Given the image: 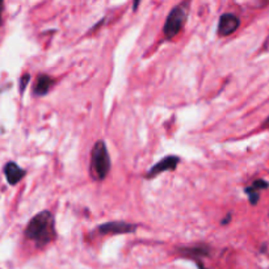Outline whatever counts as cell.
<instances>
[{
  "mask_svg": "<svg viewBox=\"0 0 269 269\" xmlns=\"http://www.w3.org/2000/svg\"><path fill=\"white\" fill-rule=\"evenodd\" d=\"M25 236L39 247L51 243L57 238L54 215L49 210H43L29 221L25 229Z\"/></svg>",
  "mask_w": 269,
  "mask_h": 269,
  "instance_id": "1",
  "label": "cell"
},
{
  "mask_svg": "<svg viewBox=\"0 0 269 269\" xmlns=\"http://www.w3.org/2000/svg\"><path fill=\"white\" fill-rule=\"evenodd\" d=\"M111 171V158L108 154L107 145L104 141L95 143L91 151V175L96 180H104Z\"/></svg>",
  "mask_w": 269,
  "mask_h": 269,
  "instance_id": "2",
  "label": "cell"
},
{
  "mask_svg": "<svg viewBox=\"0 0 269 269\" xmlns=\"http://www.w3.org/2000/svg\"><path fill=\"white\" fill-rule=\"evenodd\" d=\"M189 13V3L184 1L179 5L172 8V11L169 12L168 17L165 20L164 28H163V33H164L165 38L172 39L179 35V32L184 28L187 19H188Z\"/></svg>",
  "mask_w": 269,
  "mask_h": 269,
  "instance_id": "3",
  "label": "cell"
},
{
  "mask_svg": "<svg viewBox=\"0 0 269 269\" xmlns=\"http://www.w3.org/2000/svg\"><path fill=\"white\" fill-rule=\"evenodd\" d=\"M137 226L135 225H131V223L126 222H107L104 225L99 226V231L101 234H130V232H134Z\"/></svg>",
  "mask_w": 269,
  "mask_h": 269,
  "instance_id": "4",
  "label": "cell"
},
{
  "mask_svg": "<svg viewBox=\"0 0 269 269\" xmlns=\"http://www.w3.org/2000/svg\"><path fill=\"white\" fill-rule=\"evenodd\" d=\"M239 24H240V21L234 13H225L219 19L218 35L222 36V37L232 35L239 28Z\"/></svg>",
  "mask_w": 269,
  "mask_h": 269,
  "instance_id": "5",
  "label": "cell"
},
{
  "mask_svg": "<svg viewBox=\"0 0 269 269\" xmlns=\"http://www.w3.org/2000/svg\"><path fill=\"white\" fill-rule=\"evenodd\" d=\"M179 156H175V155H171V156H167V158L161 159L159 163L154 165V167H151V169L147 172L146 177L147 179H153L154 176L159 175L161 172H165V171H173V169L176 168L177 164H179Z\"/></svg>",
  "mask_w": 269,
  "mask_h": 269,
  "instance_id": "6",
  "label": "cell"
},
{
  "mask_svg": "<svg viewBox=\"0 0 269 269\" xmlns=\"http://www.w3.org/2000/svg\"><path fill=\"white\" fill-rule=\"evenodd\" d=\"M25 171L23 168H20L19 165L13 163V161H9L4 167V175L7 177V181L11 185H16L19 181H21L24 176H25Z\"/></svg>",
  "mask_w": 269,
  "mask_h": 269,
  "instance_id": "7",
  "label": "cell"
},
{
  "mask_svg": "<svg viewBox=\"0 0 269 269\" xmlns=\"http://www.w3.org/2000/svg\"><path fill=\"white\" fill-rule=\"evenodd\" d=\"M180 252L184 256H188V258L196 260V262L200 263L201 258H205L209 255V247L202 246V244H198V246H193V247H184L181 248Z\"/></svg>",
  "mask_w": 269,
  "mask_h": 269,
  "instance_id": "8",
  "label": "cell"
},
{
  "mask_svg": "<svg viewBox=\"0 0 269 269\" xmlns=\"http://www.w3.org/2000/svg\"><path fill=\"white\" fill-rule=\"evenodd\" d=\"M53 79H51L49 75H46V74H41V75H38V77H37V80H36V84H35V93L37 95V96H45L49 91H50V88L53 87Z\"/></svg>",
  "mask_w": 269,
  "mask_h": 269,
  "instance_id": "9",
  "label": "cell"
},
{
  "mask_svg": "<svg viewBox=\"0 0 269 269\" xmlns=\"http://www.w3.org/2000/svg\"><path fill=\"white\" fill-rule=\"evenodd\" d=\"M244 192L248 194V197H250V202L252 205H256L259 201V192H256V191H254V189L251 188V187H248V188L244 189Z\"/></svg>",
  "mask_w": 269,
  "mask_h": 269,
  "instance_id": "10",
  "label": "cell"
},
{
  "mask_svg": "<svg viewBox=\"0 0 269 269\" xmlns=\"http://www.w3.org/2000/svg\"><path fill=\"white\" fill-rule=\"evenodd\" d=\"M268 187H269L268 183L264 180H262V179H259V180L254 181V184L251 185V188L254 189V191H256V192H260V191H263V189H267Z\"/></svg>",
  "mask_w": 269,
  "mask_h": 269,
  "instance_id": "11",
  "label": "cell"
},
{
  "mask_svg": "<svg viewBox=\"0 0 269 269\" xmlns=\"http://www.w3.org/2000/svg\"><path fill=\"white\" fill-rule=\"evenodd\" d=\"M29 79H31L29 74H25V75H23V77H21V79H20V91H21V92H24V89H25V87L28 85V81H29Z\"/></svg>",
  "mask_w": 269,
  "mask_h": 269,
  "instance_id": "12",
  "label": "cell"
},
{
  "mask_svg": "<svg viewBox=\"0 0 269 269\" xmlns=\"http://www.w3.org/2000/svg\"><path fill=\"white\" fill-rule=\"evenodd\" d=\"M1 12H3V1H0V25H1Z\"/></svg>",
  "mask_w": 269,
  "mask_h": 269,
  "instance_id": "13",
  "label": "cell"
},
{
  "mask_svg": "<svg viewBox=\"0 0 269 269\" xmlns=\"http://www.w3.org/2000/svg\"><path fill=\"white\" fill-rule=\"evenodd\" d=\"M263 126L267 127V129H269V117L266 119V121H264V123H263Z\"/></svg>",
  "mask_w": 269,
  "mask_h": 269,
  "instance_id": "14",
  "label": "cell"
},
{
  "mask_svg": "<svg viewBox=\"0 0 269 269\" xmlns=\"http://www.w3.org/2000/svg\"><path fill=\"white\" fill-rule=\"evenodd\" d=\"M227 222H230V215H229V217H227V218H225V221H223V225H226Z\"/></svg>",
  "mask_w": 269,
  "mask_h": 269,
  "instance_id": "15",
  "label": "cell"
}]
</instances>
